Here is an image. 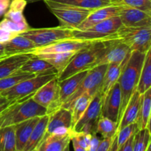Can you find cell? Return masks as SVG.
I'll use <instances>...</instances> for the list:
<instances>
[{
  "label": "cell",
  "instance_id": "1",
  "mask_svg": "<svg viewBox=\"0 0 151 151\" xmlns=\"http://www.w3.org/2000/svg\"><path fill=\"white\" fill-rule=\"evenodd\" d=\"M145 55L146 53L139 52H131L121 71L117 81L121 91V105L117 119L118 125L130 99L137 91Z\"/></svg>",
  "mask_w": 151,
  "mask_h": 151
},
{
  "label": "cell",
  "instance_id": "2",
  "mask_svg": "<svg viewBox=\"0 0 151 151\" xmlns=\"http://www.w3.org/2000/svg\"><path fill=\"white\" fill-rule=\"evenodd\" d=\"M44 115H47V109L35 103L32 97H27L12 103L0 114V128Z\"/></svg>",
  "mask_w": 151,
  "mask_h": 151
},
{
  "label": "cell",
  "instance_id": "3",
  "mask_svg": "<svg viewBox=\"0 0 151 151\" xmlns=\"http://www.w3.org/2000/svg\"><path fill=\"white\" fill-rule=\"evenodd\" d=\"M103 49V41H96L83 50L77 52L66 68L56 77L58 81H61L78 72L94 68Z\"/></svg>",
  "mask_w": 151,
  "mask_h": 151
},
{
  "label": "cell",
  "instance_id": "4",
  "mask_svg": "<svg viewBox=\"0 0 151 151\" xmlns=\"http://www.w3.org/2000/svg\"><path fill=\"white\" fill-rule=\"evenodd\" d=\"M108 38H116L128 46L131 52L147 53L151 47V26L128 27L121 25Z\"/></svg>",
  "mask_w": 151,
  "mask_h": 151
},
{
  "label": "cell",
  "instance_id": "5",
  "mask_svg": "<svg viewBox=\"0 0 151 151\" xmlns=\"http://www.w3.org/2000/svg\"><path fill=\"white\" fill-rule=\"evenodd\" d=\"M42 1H44L51 13L58 19L60 26L71 29H76L91 11L49 0Z\"/></svg>",
  "mask_w": 151,
  "mask_h": 151
},
{
  "label": "cell",
  "instance_id": "6",
  "mask_svg": "<svg viewBox=\"0 0 151 151\" xmlns=\"http://www.w3.org/2000/svg\"><path fill=\"white\" fill-rule=\"evenodd\" d=\"M108 65L109 64L98 65L89 69L87 75L78 86V89L69 99H67L66 102L62 104L61 107L70 111L74 102L82 94H87L91 97H94L100 89Z\"/></svg>",
  "mask_w": 151,
  "mask_h": 151
},
{
  "label": "cell",
  "instance_id": "7",
  "mask_svg": "<svg viewBox=\"0 0 151 151\" xmlns=\"http://www.w3.org/2000/svg\"><path fill=\"white\" fill-rule=\"evenodd\" d=\"M122 25L119 16L112 17L96 24L85 30L73 29L72 38L84 41H105L114 34Z\"/></svg>",
  "mask_w": 151,
  "mask_h": 151
},
{
  "label": "cell",
  "instance_id": "8",
  "mask_svg": "<svg viewBox=\"0 0 151 151\" xmlns=\"http://www.w3.org/2000/svg\"><path fill=\"white\" fill-rule=\"evenodd\" d=\"M73 29L63 27L50 28H40V29H29L19 35L26 37L30 40L36 47H42L58 41L60 40L68 39L72 38Z\"/></svg>",
  "mask_w": 151,
  "mask_h": 151
},
{
  "label": "cell",
  "instance_id": "9",
  "mask_svg": "<svg viewBox=\"0 0 151 151\" xmlns=\"http://www.w3.org/2000/svg\"><path fill=\"white\" fill-rule=\"evenodd\" d=\"M55 77H57L56 75H45L24 80L3 91L0 96L5 97L9 101H19L24 98L32 97L38 88Z\"/></svg>",
  "mask_w": 151,
  "mask_h": 151
},
{
  "label": "cell",
  "instance_id": "10",
  "mask_svg": "<svg viewBox=\"0 0 151 151\" xmlns=\"http://www.w3.org/2000/svg\"><path fill=\"white\" fill-rule=\"evenodd\" d=\"M104 49L97 59L95 66L102 64L123 63L129 58L131 51L128 46L116 38H107L105 41Z\"/></svg>",
  "mask_w": 151,
  "mask_h": 151
},
{
  "label": "cell",
  "instance_id": "11",
  "mask_svg": "<svg viewBox=\"0 0 151 151\" xmlns=\"http://www.w3.org/2000/svg\"><path fill=\"white\" fill-rule=\"evenodd\" d=\"M32 99L47 109V115L59 109V86L57 78H54L38 88Z\"/></svg>",
  "mask_w": 151,
  "mask_h": 151
},
{
  "label": "cell",
  "instance_id": "12",
  "mask_svg": "<svg viewBox=\"0 0 151 151\" xmlns=\"http://www.w3.org/2000/svg\"><path fill=\"white\" fill-rule=\"evenodd\" d=\"M102 101L100 93L97 91L90 102L82 117L72 128L75 132L95 133V127L99 118L101 116Z\"/></svg>",
  "mask_w": 151,
  "mask_h": 151
},
{
  "label": "cell",
  "instance_id": "13",
  "mask_svg": "<svg viewBox=\"0 0 151 151\" xmlns=\"http://www.w3.org/2000/svg\"><path fill=\"white\" fill-rule=\"evenodd\" d=\"M94 41H84L77 38H68L60 40L51 44L42 47H36L30 53L34 55L41 54L60 52H77L89 46Z\"/></svg>",
  "mask_w": 151,
  "mask_h": 151
},
{
  "label": "cell",
  "instance_id": "14",
  "mask_svg": "<svg viewBox=\"0 0 151 151\" xmlns=\"http://www.w3.org/2000/svg\"><path fill=\"white\" fill-rule=\"evenodd\" d=\"M119 17L122 26L128 27L151 26V12L122 7Z\"/></svg>",
  "mask_w": 151,
  "mask_h": 151
},
{
  "label": "cell",
  "instance_id": "15",
  "mask_svg": "<svg viewBox=\"0 0 151 151\" xmlns=\"http://www.w3.org/2000/svg\"><path fill=\"white\" fill-rule=\"evenodd\" d=\"M121 105V91L118 82L111 88L102 103L101 116L117 122Z\"/></svg>",
  "mask_w": 151,
  "mask_h": 151
},
{
  "label": "cell",
  "instance_id": "16",
  "mask_svg": "<svg viewBox=\"0 0 151 151\" xmlns=\"http://www.w3.org/2000/svg\"><path fill=\"white\" fill-rule=\"evenodd\" d=\"M121 9H122V7L120 6L111 4V5L91 10L86 19L80 24V26L76 29L85 30L99 22H101L110 18L119 16Z\"/></svg>",
  "mask_w": 151,
  "mask_h": 151
},
{
  "label": "cell",
  "instance_id": "17",
  "mask_svg": "<svg viewBox=\"0 0 151 151\" xmlns=\"http://www.w3.org/2000/svg\"><path fill=\"white\" fill-rule=\"evenodd\" d=\"M48 116V123H47V130L44 139L51 134L55 130L58 128H67L72 129V113L68 109L60 107L49 114Z\"/></svg>",
  "mask_w": 151,
  "mask_h": 151
},
{
  "label": "cell",
  "instance_id": "18",
  "mask_svg": "<svg viewBox=\"0 0 151 151\" xmlns=\"http://www.w3.org/2000/svg\"><path fill=\"white\" fill-rule=\"evenodd\" d=\"M35 57L32 53L13 55L0 60V79L15 73L29 59Z\"/></svg>",
  "mask_w": 151,
  "mask_h": 151
},
{
  "label": "cell",
  "instance_id": "19",
  "mask_svg": "<svg viewBox=\"0 0 151 151\" xmlns=\"http://www.w3.org/2000/svg\"><path fill=\"white\" fill-rule=\"evenodd\" d=\"M88 70L78 72L68 78L58 81L59 86V108L62 104L67 100L73 93L78 89V86L81 83L83 78L88 73Z\"/></svg>",
  "mask_w": 151,
  "mask_h": 151
},
{
  "label": "cell",
  "instance_id": "20",
  "mask_svg": "<svg viewBox=\"0 0 151 151\" xmlns=\"http://www.w3.org/2000/svg\"><path fill=\"white\" fill-rule=\"evenodd\" d=\"M142 95L136 91L130 99L118 125L117 131L131 124L136 123L141 106ZM116 131V132H117Z\"/></svg>",
  "mask_w": 151,
  "mask_h": 151
},
{
  "label": "cell",
  "instance_id": "21",
  "mask_svg": "<svg viewBox=\"0 0 151 151\" xmlns=\"http://www.w3.org/2000/svg\"><path fill=\"white\" fill-rule=\"evenodd\" d=\"M128 59L120 64L111 63V64L108 65L107 69H106L103 81H102L101 86H100V89L98 91V92L100 94V97H101L102 103H103V100L105 99L106 94H108L111 88L117 82L119 75H120L121 71H122V68H123L124 65L125 64Z\"/></svg>",
  "mask_w": 151,
  "mask_h": 151
},
{
  "label": "cell",
  "instance_id": "22",
  "mask_svg": "<svg viewBox=\"0 0 151 151\" xmlns=\"http://www.w3.org/2000/svg\"><path fill=\"white\" fill-rule=\"evenodd\" d=\"M40 117L31 118L15 125L16 151H22Z\"/></svg>",
  "mask_w": 151,
  "mask_h": 151
},
{
  "label": "cell",
  "instance_id": "23",
  "mask_svg": "<svg viewBox=\"0 0 151 151\" xmlns=\"http://www.w3.org/2000/svg\"><path fill=\"white\" fill-rule=\"evenodd\" d=\"M3 44L7 57L13 55L31 52L35 48L33 42L21 35H16L11 40Z\"/></svg>",
  "mask_w": 151,
  "mask_h": 151
},
{
  "label": "cell",
  "instance_id": "24",
  "mask_svg": "<svg viewBox=\"0 0 151 151\" xmlns=\"http://www.w3.org/2000/svg\"><path fill=\"white\" fill-rule=\"evenodd\" d=\"M71 134L72 131L63 135L50 134L43 139L35 150L37 151H63L70 143Z\"/></svg>",
  "mask_w": 151,
  "mask_h": 151
},
{
  "label": "cell",
  "instance_id": "25",
  "mask_svg": "<svg viewBox=\"0 0 151 151\" xmlns=\"http://www.w3.org/2000/svg\"><path fill=\"white\" fill-rule=\"evenodd\" d=\"M20 69L24 72L35 75V76L45 75H57V71L50 63L35 55L28 60Z\"/></svg>",
  "mask_w": 151,
  "mask_h": 151
},
{
  "label": "cell",
  "instance_id": "26",
  "mask_svg": "<svg viewBox=\"0 0 151 151\" xmlns=\"http://www.w3.org/2000/svg\"><path fill=\"white\" fill-rule=\"evenodd\" d=\"M48 119V115L40 117L22 151H33L38 147L45 136Z\"/></svg>",
  "mask_w": 151,
  "mask_h": 151
},
{
  "label": "cell",
  "instance_id": "27",
  "mask_svg": "<svg viewBox=\"0 0 151 151\" xmlns=\"http://www.w3.org/2000/svg\"><path fill=\"white\" fill-rule=\"evenodd\" d=\"M151 111V88L142 94V101L137 123L139 130L150 129Z\"/></svg>",
  "mask_w": 151,
  "mask_h": 151
},
{
  "label": "cell",
  "instance_id": "28",
  "mask_svg": "<svg viewBox=\"0 0 151 151\" xmlns=\"http://www.w3.org/2000/svg\"><path fill=\"white\" fill-rule=\"evenodd\" d=\"M76 52H60L38 55V58L47 60L57 71V76L66 68Z\"/></svg>",
  "mask_w": 151,
  "mask_h": 151
},
{
  "label": "cell",
  "instance_id": "29",
  "mask_svg": "<svg viewBox=\"0 0 151 151\" xmlns=\"http://www.w3.org/2000/svg\"><path fill=\"white\" fill-rule=\"evenodd\" d=\"M151 88V50H148L145 55L142 67L140 72L139 80L137 85V91L143 94Z\"/></svg>",
  "mask_w": 151,
  "mask_h": 151
},
{
  "label": "cell",
  "instance_id": "30",
  "mask_svg": "<svg viewBox=\"0 0 151 151\" xmlns=\"http://www.w3.org/2000/svg\"><path fill=\"white\" fill-rule=\"evenodd\" d=\"M79 8L94 10L111 4V0H49Z\"/></svg>",
  "mask_w": 151,
  "mask_h": 151
},
{
  "label": "cell",
  "instance_id": "31",
  "mask_svg": "<svg viewBox=\"0 0 151 151\" xmlns=\"http://www.w3.org/2000/svg\"><path fill=\"white\" fill-rule=\"evenodd\" d=\"M118 124L107 117L100 116L95 127V133L100 134L102 139H108L114 137L116 134Z\"/></svg>",
  "mask_w": 151,
  "mask_h": 151
},
{
  "label": "cell",
  "instance_id": "32",
  "mask_svg": "<svg viewBox=\"0 0 151 151\" xmlns=\"http://www.w3.org/2000/svg\"><path fill=\"white\" fill-rule=\"evenodd\" d=\"M92 98L93 97H91L88 94H83L77 98L76 100L74 102L70 109L72 118V128L78 122V120L82 117L84 112L89 106V103Z\"/></svg>",
  "mask_w": 151,
  "mask_h": 151
},
{
  "label": "cell",
  "instance_id": "33",
  "mask_svg": "<svg viewBox=\"0 0 151 151\" xmlns=\"http://www.w3.org/2000/svg\"><path fill=\"white\" fill-rule=\"evenodd\" d=\"M139 131L137 123H133L122 129L119 130L114 136L113 143L111 147L110 151H116L120 146H122L126 141H128L133 135Z\"/></svg>",
  "mask_w": 151,
  "mask_h": 151
},
{
  "label": "cell",
  "instance_id": "34",
  "mask_svg": "<svg viewBox=\"0 0 151 151\" xmlns=\"http://www.w3.org/2000/svg\"><path fill=\"white\" fill-rule=\"evenodd\" d=\"M35 76V75L24 72L21 70V69H19V71H17L15 73L12 74V75H9L7 77H5L4 78H1V79H0V94L3 91L17 85L19 83L22 82L24 80L33 78Z\"/></svg>",
  "mask_w": 151,
  "mask_h": 151
},
{
  "label": "cell",
  "instance_id": "35",
  "mask_svg": "<svg viewBox=\"0 0 151 151\" xmlns=\"http://www.w3.org/2000/svg\"><path fill=\"white\" fill-rule=\"evenodd\" d=\"M150 129L139 130L134 135L133 151H151Z\"/></svg>",
  "mask_w": 151,
  "mask_h": 151
},
{
  "label": "cell",
  "instance_id": "36",
  "mask_svg": "<svg viewBox=\"0 0 151 151\" xmlns=\"http://www.w3.org/2000/svg\"><path fill=\"white\" fill-rule=\"evenodd\" d=\"M1 151H16L14 125L1 128Z\"/></svg>",
  "mask_w": 151,
  "mask_h": 151
},
{
  "label": "cell",
  "instance_id": "37",
  "mask_svg": "<svg viewBox=\"0 0 151 151\" xmlns=\"http://www.w3.org/2000/svg\"><path fill=\"white\" fill-rule=\"evenodd\" d=\"M111 4L151 12V0H111Z\"/></svg>",
  "mask_w": 151,
  "mask_h": 151
},
{
  "label": "cell",
  "instance_id": "38",
  "mask_svg": "<svg viewBox=\"0 0 151 151\" xmlns=\"http://www.w3.org/2000/svg\"><path fill=\"white\" fill-rule=\"evenodd\" d=\"M0 27L4 30L13 32L17 35L30 29V27L27 23H15L5 18H4V19L0 22Z\"/></svg>",
  "mask_w": 151,
  "mask_h": 151
},
{
  "label": "cell",
  "instance_id": "39",
  "mask_svg": "<svg viewBox=\"0 0 151 151\" xmlns=\"http://www.w3.org/2000/svg\"><path fill=\"white\" fill-rule=\"evenodd\" d=\"M71 139L75 140V142L83 148L88 150L91 139V134L86 132H75L72 131Z\"/></svg>",
  "mask_w": 151,
  "mask_h": 151
},
{
  "label": "cell",
  "instance_id": "40",
  "mask_svg": "<svg viewBox=\"0 0 151 151\" xmlns=\"http://www.w3.org/2000/svg\"><path fill=\"white\" fill-rule=\"evenodd\" d=\"M23 12L24 11H21V10H16L8 8L4 14V18L9 19L15 23H27L24 16Z\"/></svg>",
  "mask_w": 151,
  "mask_h": 151
},
{
  "label": "cell",
  "instance_id": "41",
  "mask_svg": "<svg viewBox=\"0 0 151 151\" xmlns=\"http://www.w3.org/2000/svg\"><path fill=\"white\" fill-rule=\"evenodd\" d=\"M114 139V137H111V138H108V139H102L100 144L99 147L96 151H109L111 149V147L113 143Z\"/></svg>",
  "mask_w": 151,
  "mask_h": 151
},
{
  "label": "cell",
  "instance_id": "42",
  "mask_svg": "<svg viewBox=\"0 0 151 151\" xmlns=\"http://www.w3.org/2000/svg\"><path fill=\"white\" fill-rule=\"evenodd\" d=\"M16 35H17V34L6 31L0 27V44H4V43L7 42L13 38H14Z\"/></svg>",
  "mask_w": 151,
  "mask_h": 151
},
{
  "label": "cell",
  "instance_id": "43",
  "mask_svg": "<svg viewBox=\"0 0 151 151\" xmlns=\"http://www.w3.org/2000/svg\"><path fill=\"white\" fill-rule=\"evenodd\" d=\"M102 139H100L96 133H93L91 134V139L90 142L89 147H88V151H96L97 147H99L100 144V142Z\"/></svg>",
  "mask_w": 151,
  "mask_h": 151
},
{
  "label": "cell",
  "instance_id": "44",
  "mask_svg": "<svg viewBox=\"0 0 151 151\" xmlns=\"http://www.w3.org/2000/svg\"><path fill=\"white\" fill-rule=\"evenodd\" d=\"M10 1L0 0V17L5 13L10 5Z\"/></svg>",
  "mask_w": 151,
  "mask_h": 151
},
{
  "label": "cell",
  "instance_id": "45",
  "mask_svg": "<svg viewBox=\"0 0 151 151\" xmlns=\"http://www.w3.org/2000/svg\"><path fill=\"white\" fill-rule=\"evenodd\" d=\"M71 141L72 142V145H73V148H74V150H75V151H88L87 150H86V149L83 148L82 147H81V146H80L79 145H78V143L75 142V140L71 139Z\"/></svg>",
  "mask_w": 151,
  "mask_h": 151
},
{
  "label": "cell",
  "instance_id": "46",
  "mask_svg": "<svg viewBox=\"0 0 151 151\" xmlns=\"http://www.w3.org/2000/svg\"><path fill=\"white\" fill-rule=\"evenodd\" d=\"M13 102L14 101H9V102H7V103H4V104L0 106V114H1L2 113V112L4 111L5 110L7 107H9V106H10V105L12 104V103H13Z\"/></svg>",
  "mask_w": 151,
  "mask_h": 151
},
{
  "label": "cell",
  "instance_id": "47",
  "mask_svg": "<svg viewBox=\"0 0 151 151\" xmlns=\"http://www.w3.org/2000/svg\"><path fill=\"white\" fill-rule=\"evenodd\" d=\"M5 57H7V56H6L5 52H4V44H0V60H1V59Z\"/></svg>",
  "mask_w": 151,
  "mask_h": 151
},
{
  "label": "cell",
  "instance_id": "48",
  "mask_svg": "<svg viewBox=\"0 0 151 151\" xmlns=\"http://www.w3.org/2000/svg\"><path fill=\"white\" fill-rule=\"evenodd\" d=\"M7 102H9V100H7L5 97H2V96H0V106L7 103Z\"/></svg>",
  "mask_w": 151,
  "mask_h": 151
},
{
  "label": "cell",
  "instance_id": "49",
  "mask_svg": "<svg viewBox=\"0 0 151 151\" xmlns=\"http://www.w3.org/2000/svg\"><path fill=\"white\" fill-rule=\"evenodd\" d=\"M0 151H1V128H0Z\"/></svg>",
  "mask_w": 151,
  "mask_h": 151
},
{
  "label": "cell",
  "instance_id": "50",
  "mask_svg": "<svg viewBox=\"0 0 151 151\" xmlns=\"http://www.w3.org/2000/svg\"><path fill=\"white\" fill-rule=\"evenodd\" d=\"M63 151H69V145H68L66 147L64 148V150Z\"/></svg>",
  "mask_w": 151,
  "mask_h": 151
},
{
  "label": "cell",
  "instance_id": "51",
  "mask_svg": "<svg viewBox=\"0 0 151 151\" xmlns=\"http://www.w3.org/2000/svg\"><path fill=\"white\" fill-rule=\"evenodd\" d=\"M25 1H26L27 2H33V1H38V0H25Z\"/></svg>",
  "mask_w": 151,
  "mask_h": 151
},
{
  "label": "cell",
  "instance_id": "52",
  "mask_svg": "<svg viewBox=\"0 0 151 151\" xmlns=\"http://www.w3.org/2000/svg\"><path fill=\"white\" fill-rule=\"evenodd\" d=\"M6 1H10V0H6Z\"/></svg>",
  "mask_w": 151,
  "mask_h": 151
},
{
  "label": "cell",
  "instance_id": "53",
  "mask_svg": "<svg viewBox=\"0 0 151 151\" xmlns=\"http://www.w3.org/2000/svg\"><path fill=\"white\" fill-rule=\"evenodd\" d=\"M33 151H37V150H34Z\"/></svg>",
  "mask_w": 151,
  "mask_h": 151
},
{
  "label": "cell",
  "instance_id": "54",
  "mask_svg": "<svg viewBox=\"0 0 151 151\" xmlns=\"http://www.w3.org/2000/svg\"><path fill=\"white\" fill-rule=\"evenodd\" d=\"M109 151H110V150H109Z\"/></svg>",
  "mask_w": 151,
  "mask_h": 151
}]
</instances>
